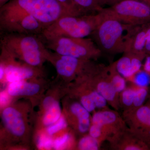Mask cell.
<instances>
[{"mask_svg": "<svg viewBox=\"0 0 150 150\" xmlns=\"http://www.w3.org/2000/svg\"><path fill=\"white\" fill-rule=\"evenodd\" d=\"M43 106L46 112L43 118V123L49 126L57 122L61 117L62 110L58 101L51 97L46 98L43 101Z\"/></svg>", "mask_w": 150, "mask_h": 150, "instance_id": "obj_17", "label": "cell"}, {"mask_svg": "<svg viewBox=\"0 0 150 150\" xmlns=\"http://www.w3.org/2000/svg\"><path fill=\"white\" fill-rule=\"evenodd\" d=\"M149 104L143 105L135 110L123 111L122 117L129 129L149 145L150 141Z\"/></svg>", "mask_w": 150, "mask_h": 150, "instance_id": "obj_10", "label": "cell"}, {"mask_svg": "<svg viewBox=\"0 0 150 150\" xmlns=\"http://www.w3.org/2000/svg\"><path fill=\"white\" fill-rule=\"evenodd\" d=\"M110 148L116 150H143L148 145L127 127L109 142Z\"/></svg>", "mask_w": 150, "mask_h": 150, "instance_id": "obj_12", "label": "cell"}, {"mask_svg": "<svg viewBox=\"0 0 150 150\" xmlns=\"http://www.w3.org/2000/svg\"><path fill=\"white\" fill-rule=\"evenodd\" d=\"M100 11L125 24L138 25L150 23V6L138 0H121Z\"/></svg>", "mask_w": 150, "mask_h": 150, "instance_id": "obj_7", "label": "cell"}, {"mask_svg": "<svg viewBox=\"0 0 150 150\" xmlns=\"http://www.w3.org/2000/svg\"><path fill=\"white\" fill-rule=\"evenodd\" d=\"M129 87H127L119 95V103L120 108L123 111L130 110L133 105L134 96V84Z\"/></svg>", "mask_w": 150, "mask_h": 150, "instance_id": "obj_22", "label": "cell"}, {"mask_svg": "<svg viewBox=\"0 0 150 150\" xmlns=\"http://www.w3.org/2000/svg\"><path fill=\"white\" fill-rule=\"evenodd\" d=\"M1 65L4 68L6 79L10 83L23 81L32 77L34 75V71L30 67L21 66L12 62L5 67Z\"/></svg>", "mask_w": 150, "mask_h": 150, "instance_id": "obj_16", "label": "cell"}, {"mask_svg": "<svg viewBox=\"0 0 150 150\" xmlns=\"http://www.w3.org/2000/svg\"><path fill=\"white\" fill-rule=\"evenodd\" d=\"M53 142L51 138L46 135H41L38 141V146L39 149H49L53 146Z\"/></svg>", "mask_w": 150, "mask_h": 150, "instance_id": "obj_29", "label": "cell"}, {"mask_svg": "<svg viewBox=\"0 0 150 150\" xmlns=\"http://www.w3.org/2000/svg\"><path fill=\"white\" fill-rule=\"evenodd\" d=\"M149 75H150V74H149Z\"/></svg>", "mask_w": 150, "mask_h": 150, "instance_id": "obj_38", "label": "cell"}, {"mask_svg": "<svg viewBox=\"0 0 150 150\" xmlns=\"http://www.w3.org/2000/svg\"><path fill=\"white\" fill-rule=\"evenodd\" d=\"M46 59L55 65L57 73L62 77L71 78L79 76L91 60H84L61 55L48 49Z\"/></svg>", "mask_w": 150, "mask_h": 150, "instance_id": "obj_11", "label": "cell"}, {"mask_svg": "<svg viewBox=\"0 0 150 150\" xmlns=\"http://www.w3.org/2000/svg\"><path fill=\"white\" fill-rule=\"evenodd\" d=\"M40 87L37 84L29 83L23 81L11 83L8 92L12 96L34 95L39 91Z\"/></svg>", "mask_w": 150, "mask_h": 150, "instance_id": "obj_19", "label": "cell"}, {"mask_svg": "<svg viewBox=\"0 0 150 150\" xmlns=\"http://www.w3.org/2000/svg\"><path fill=\"white\" fill-rule=\"evenodd\" d=\"M104 16L92 33L93 40L102 52L110 54L124 53L131 25Z\"/></svg>", "mask_w": 150, "mask_h": 150, "instance_id": "obj_3", "label": "cell"}, {"mask_svg": "<svg viewBox=\"0 0 150 150\" xmlns=\"http://www.w3.org/2000/svg\"><path fill=\"white\" fill-rule=\"evenodd\" d=\"M134 84L141 87H147L150 83V75L144 71H140L131 79Z\"/></svg>", "mask_w": 150, "mask_h": 150, "instance_id": "obj_25", "label": "cell"}, {"mask_svg": "<svg viewBox=\"0 0 150 150\" xmlns=\"http://www.w3.org/2000/svg\"><path fill=\"white\" fill-rule=\"evenodd\" d=\"M91 123L100 128L103 139L108 142L128 127L117 110L108 108L95 112L91 118Z\"/></svg>", "mask_w": 150, "mask_h": 150, "instance_id": "obj_9", "label": "cell"}, {"mask_svg": "<svg viewBox=\"0 0 150 150\" xmlns=\"http://www.w3.org/2000/svg\"><path fill=\"white\" fill-rule=\"evenodd\" d=\"M63 6L68 10L74 16L83 15V13L78 8L74 2V0H56Z\"/></svg>", "mask_w": 150, "mask_h": 150, "instance_id": "obj_26", "label": "cell"}, {"mask_svg": "<svg viewBox=\"0 0 150 150\" xmlns=\"http://www.w3.org/2000/svg\"><path fill=\"white\" fill-rule=\"evenodd\" d=\"M67 126V123L65 118L61 117L57 122L48 126L47 132L50 135H53L62 129H65Z\"/></svg>", "mask_w": 150, "mask_h": 150, "instance_id": "obj_27", "label": "cell"}, {"mask_svg": "<svg viewBox=\"0 0 150 150\" xmlns=\"http://www.w3.org/2000/svg\"><path fill=\"white\" fill-rule=\"evenodd\" d=\"M144 71L149 74H150V55L146 57L144 64Z\"/></svg>", "mask_w": 150, "mask_h": 150, "instance_id": "obj_33", "label": "cell"}, {"mask_svg": "<svg viewBox=\"0 0 150 150\" xmlns=\"http://www.w3.org/2000/svg\"><path fill=\"white\" fill-rule=\"evenodd\" d=\"M70 139V135L69 134H65L54 141L53 142V147L56 150L62 149L67 145Z\"/></svg>", "mask_w": 150, "mask_h": 150, "instance_id": "obj_30", "label": "cell"}, {"mask_svg": "<svg viewBox=\"0 0 150 150\" xmlns=\"http://www.w3.org/2000/svg\"><path fill=\"white\" fill-rule=\"evenodd\" d=\"M45 41V45L49 50L82 60H96L102 54L91 38L59 37Z\"/></svg>", "mask_w": 150, "mask_h": 150, "instance_id": "obj_5", "label": "cell"}, {"mask_svg": "<svg viewBox=\"0 0 150 150\" xmlns=\"http://www.w3.org/2000/svg\"><path fill=\"white\" fill-rule=\"evenodd\" d=\"M1 102H2V103H5L7 100V97L6 96L3 94V93L1 94Z\"/></svg>", "mask_w": 150, "mask_h": 150, "instance_id": "obj_34", "label": "cell"}, {"mask_svg": "<svg viewBox=\"0 0 150 150\" xmlns=\"http://www.w3.org/2000/svg\"><path fill=\"white\" fill-rule=\"evenodd\" d=\"M120 1H121V0H120ZM138 1H141L142 2L144 3L145 4L150 6V0H138Z\"/></svg>", "mask_w": 150, "mask_h": 150, "instance_id": "obj_36", "label": "cell"}, {"mask_svg": "<svg viewBox=\"0 0 150 150\" xmlns=\"http://www.w3.org/2000/svg\"><path fill=\"white\" fill-rule=\"evenodd\" d=\"M144 56L124 53L122 57L114 62L116 70L126 79H130L141 71Z\"/></svg>", "mask_w": 150, "mask_h": 150, "instance_id": "obj_14", "label": "cell"}, {"mask_svg": "<svg viewBox=\"0 0 150 150\" xmlns=\"http://www.w3.org/2000/svg\"><path fill=\"white\" fill-rule=\"evenodd\" d=\"M89 94H83L81 96L80 103L84 108L90 112L94 111L96 107Z\"/></svg>", "mask_w": 150, "mask_h": 150, "instance_id": "obj_28", "label": "cell"}, {"mask_svg": "<svg viewBox=\"0 0 150 150\" xmlns=\"http://www.w3.org/2000/svg\"><path fill=\"white\" fill-rule=\"evenodd\" d=\"M10 0H0V7L5 4L6 3H7Z\"/></svg>", "mask_w": 150, "mask_h": 150, "instance_id": "obj_35", "label": "cell"}, {"mask_svg": "<svg viewBox=\"0 0 150 150\" xmlns=\"http://www.w3.org/2000/svg\"><path fill=\"white\" fill-rule=\"evenodd\" d=\"M149 128L150 129V103H149Z\"/></svg>", "mask_w": 150, "mask_h": 150, "instance_id": "obj_37", "label": "cell"}, {"mask_svg": "<svg viewBox=\"0 0 150 150\" xmlns=\"http://www.w3.org/2000/svg\"><path fill=\"white\" fill-rule=\"evenodd\" d=\"M146 29V24L131 25L128 32L124 53H131L146 57L145 46Z\"/></svg>", "mask_w": 150, "mask_h": 150, "instance_id": "obj_13", "label": "cell"}, {"mask_svg": "<svg viewBox=\"0 0 150 150\" xmlns=\"http://www.w3.org/2000/svg\"><path fill=\"white\" fill-rule=\"evenodd\" d=\"M104 18L100 12L79 16H66L46 28L40 35L45 40L59 37L86 38L91 35Z\"/></svg>", "mask_w": 150, "mask_h": 150, "instance_id": "obj_1", "label": "cell"}, {"mask_svg": "<svg viewBox=\"0 0 150 150\" xmlns=\"http://www.w3.org/2000/svg\"><path fill=\"white\" fill-rule=\"evenodd\" d=\"M6 4L25 11L38 21L44 29L62 17L73 16L56 0H10Z\"/></svg>", "mask_w": 150, "mask_h": 150, "instance_id": "obj_6", "label": "cell"}, {"mask_svg": "<svg viewBox=\"0 0 150 150\" xmlns=\"http://www.w3.org/2000/svg\"><path fill=\"white\" fill-rule=\"evenodd\" d=\"M100 146L97 140L89 135L81 139L78 144V148L82 150H97L99 149Z\"/></svg>", "mask_w": 150, "mask_h": 150, "instance_id": "obj_24", "label": "cell"}, {"mask_svg": "<svg viewBox=\"0 0 150 150\" xmlns=\"http://www.w3.org/2000/svg\"><path fill=\"white\" fill-rule=\"evenodd\" d=\"M0 28L7 33L41 34L44 28L31 15L16 7L4 5L0 8Z\"/></svg>", "mask_w": 150, "mask_h": 150, "instance_id": "obj_4", "label": "cell"}, {"mask_svg": "<svg viewBox=\"0 0 150 150\" xmlns=\"http://www.w3.org/2000/svg\"><path fill=\"white\" fill-rule=\"evenodd\" d=\"M74 1L84 14L97 13L103 8L100 6L97 0H74Z\"/></svg>", "mask_w": 150, "mask_h": 150, "instance_id": "obj_21", "label": "cell"}, {"mask_svg": "<svg viewBox=\"0 0 150 150\" xmlns=\"http://www.w3.org/2000/svg\"><path fill=\"white\" fill-rule=\"evenodd\" d=\"M119 1L120 0H97L98 5L101 8H104L105 6H110Z\"/></svg>", "mask_w": 150, "mask_h": 150, "instance_id": "obj_32", "label": "cell"}, {"mask_svg": "<svg viewBox=\"0 0 150 150\" xmlns=\"http://www.w3.org/2000/svg\"><path fill=\"white\" fill-rule=\"evenodd\" d=\"M108 73L111 84L119 95L127 87L126 79L121 76L115 68V63L107 66Z\"/></svg>", "mask_w": 150, "mask_h": 150, "instance_id": "obj_20", "label": "cell"}, {"mask_svg": "<svg viewBox=\"0 0 150 150\" xmlns=\"http://www.w3.org/2000/svg\"><path fill=\"white\" fill-rule=\"evenodd\" d=\"M70 110L76 118L78 131L81 132L88 131L91 124L90 112L78 102L74 103L71 105Z\"/></svg>", "mask_w": 150, "mask_h": 150, "instance_id": "obj_18", "label": "cell"}, {"mask_svg": "<svg viewBox=\"0 0 150 150\" xmlns=\"http://www.w3.org/2000/svg\"><path fill=\"white\" fill-rule=\"evenodd\" d=\"M133 84L135 89L134 102L131 109L128 110H135L142 106L146 99L149 92L147 87L139 86Z\"/></svg>", "mask_w": 150, "mask_h": 150, "instance_id": "obj_23", "label": "cell"}, {"mask_svg": "<svg viewBox=\"0 0 150 150\" xmlns=\"http://www.w3.org/2000/svg\"><path fill=\"white\" fill-rule=\"evenodd\" d=\"M36 35L7 33L1 40V47L14 58H18L33 67L40 66L46 59L48 49Z\"/></svg>", "mask_w": 150, "mask_h": 150, "instance_id": "obj_2", "label": "cell"}, {"mask_svg": "<svg viewBox=\"0 0 150 150\" xmlns=\"http://www.w3.org/2000/svg\"><path fill=\"white\" fill-rule=\"evenodd\" d=\"M145 51L146 55H150V23L146 24Z\"/></svg>", "mask_w": 150, "mask_h": 150, "instance_id": "obj_31", "label": "cell"}, {"mask_svg": "<svg viewBox=\"0 0 150 150\" xmlns=\"http://www.w3.org/2000/svg\"><path fill=\"white\" fill-rule=\"evenodd\" d=\"M2 118L6 128L11 134L16 137H21L25 132V125L20 112L12 107L4 110Z\"/></svg>", "mask_w": 150, "mask_h": 150, "instance_id": "obj_15", "label": "cell"}, {"mask_svg": "<svg viewBox=\"0 0 150 150\" xmlns=\"http://www.w3.org/2000/svg\"><path fill=\"white\" fill-rule=\"evenodd\" d=\"M92 87L106 100L115 110L120 109L119 94L110 82L107 66L96 64L91 62L82 73Z\"/></svg>", "mask_w": 150, "mask_h": 150, "instance_id": "obj_8", "label": "cell"}]
</instances>
